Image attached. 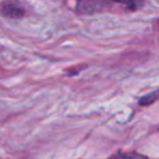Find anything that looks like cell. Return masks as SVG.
Listing matches in <instances>:
<instances>
[{
	"label": "cell",
	"mask_w": 159,
	"mask_h": 159,
	"mask_svg": "<svg viewBox=\"0 0 159 159\" xmlns=\"http://www.w3.org/2000/svg\"><path fill=\"white\" fill-rule=\"evenodd\" d=\"M158 98H159V91L152 92V93H150V94H148V95H145V96H143V97L139 98V104L141 105V106H148V105L156 102Z\"/></svg>",
	"instance_id": "277c9868"
},
{
	"label": "cell",
	"mask_w": 159,
	"mask_h": 159,
	"mask_svg": "<svg viewBox=\"0 0 159 159\" xmlns=\"http://www.w3.org/2000/svg\"><path fill=\"white\" fill-rule=\"evenodd\" d=\"M0 12L10 19H21L24 16L25 9L18 0H8L0 6Z\"/></svg>",
	"instance_id": "6da1fadb"
},
{
	"label": "cell",
	"mask_w": 159,
	"mask_h": 159,
	"mask_svg": "<svg viewBox=\"0 0 159 159\" xmlns=\"http://www.w3.org/2000/svg\"><path fill=\"white\" fill-rule=\"evenodd\" d=\"M115 2L123 5L129 10H137L143 6L144 0H113Z\"/></svg>",
	"instance_id": "3957f363"
},
{
	"label": "cell",
	"mask_w": 159,
	"mask_h": 159,
	"mask_svg": "<svg viewBox=\"0 0 159 159\" xmlns=\"http://www.w3.org/2000/svg\"><path fill=\"white\" fill-rule=\"evenodd\" d=\"M109 159H148V157L136 152H119L109 157Z\"/></svg>",
	"instance_id": "7a4b0ae2"
}]
</instances>
